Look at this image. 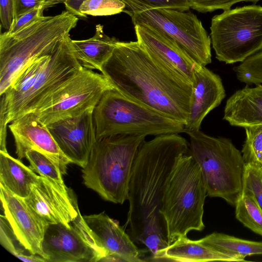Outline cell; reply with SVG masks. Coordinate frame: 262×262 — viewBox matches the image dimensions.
I'll use <instances>...</instances> for the list:
<instances>
[{"instance_id":"cell-21","label":"cell","mask_w":262,"mask_h":262,"mask_svg":"<svg viewBox=\"0 0 262 262\" xmlns=\"http://www.w3.org/2000/svg\"><path fill=\"white\" fill-rule=\"evenodd\" d=\"M245 258L220 251L200 239L191 240L187 236L180 237L169 245L162 253V260L180 262L243 261Z\"/></svg>"},{"instance_id":"cell-8","label":"cell","mask_w":262,"mask_h":262,"mask_svg":"<svg viewBox=\"0 0 262 262\" xmlns=\"http://www.w3.org/2000/svg\"><path fill=\"white\" fill-rule=\"evenodd\" d=\"M96 139L119 135L158 136L184 133V124L124 96L106 91L93 111Z\"/></svg>"},{"instance_id":"cell-37","label":"cell","mask_w":262,"mask_h":262,"mask_svg":"<svg viewBox=\"0 0 262 262\" xmlns=\"http://www.w3.org/2000/svg\"><path fill=\"white\" fill-rule=\"evenodd\" d=\"M0 151L8 152L6 148L7 126L8 124V113L3 95L1 96Z\"/></svg>"},{"instance_id":"cell-3","label":"cell","mask_w":262,"mask_h":262,"mask_svg":"<svg viewBox=\"0 0 262 262\" xmlns=\"http://www.w3.org/2000/svg\"><path fill=\"white\" fill-rule=\"evenodd\" d=\"M82 68L68 35L51 54L41 57L30 64L3 94L9 123L33 113L45 98Z\"/></svg>"},{"instance_id":"cell-27","label":"cell","mask_w":262,"mask_h":262,"mask_svg":"<svg viewBox=\"0 0 262 262\" xmlns=\"http://www.w3.org/2000/svg\"><path fill=\"white\" fill-rule=\"evenodd\" d=\"M244 128L246 139L241 152L245 163L262 169V125Z\"/></svg>"},{"instance_id":"cell-13","label":"cell","mask_w":262,"mask_h":262,"mask_svg":"<svg viewBox=\"0 0 262 262\" xmlns=\"http://www.w3.org/2000/svg\"><path fill=\"white\" fill-rule=\"evenodd\" d=\"M26 203L47 223L68 227L80 214L77 199L66 185L39 176Z\"/></svg>"},{"instance_id":"cell-31","label":"cell","mask_w":262,"mask_h":262,"mask_svg":"<svg viewBox=\"0 0 262 262\" xmlns=\"http://www.w3.org/2000/svg\"><path fill=\"white\" fill-rule=\"evenodd\" d=\"M125 5L124 12L127 13L145 8H166L187 11L190 8L189 0H120Z\"/></svg>"},{"instance_id":"cell-22","label":"cell","mask_w":262,"mask_h":262,"mask_svg":"<svg viewBox=\"0 0 262 262\" xmlns=\"http://www.w3.org/2000/svg\"><path fill=\"white\" fill-rule=\"evenodd\" d=\"M118 41L115 38L106 35L103 26L99 24L92 37L85 40L72 39V45L76 58L83 68L101 71Z\"/></svg>"},{"instance_id":"cell-17","label":"cell","mask_w":262,"mask_h":262,"mask_svg":"<svg viewBox=\"0 0 262 262\" xmlns=\"http://www.w3.org/2000/svg\"><path fill=\"white\" fill-rule=\"evenodd\" d=\"M13 136L16 154L20 160L31 150H37L53 161L64 175L71 161L63 154L47 125L41 123L34 113L16 118L9 125Z\"/></svg>"},{"instance_id":"cell-20","label":"cell","mask_w":262,"mask_h":262,"mask_svg":"<svg viewBox=\"0 0 262 262\" xmlns=\"http://www.w3.org/2000/svg\"><path fill=\"white\" fill-rule=\"evenodd\" d=\"M223 119L244 128L262 125V84L246 86L232 94L226 101Z\"/></svg>"},{"instance_id":"cell-34","label":"cell","mask_w":262,"mask_h":262,"mask_svg":"<svg viewBox=\"0 0 262 262\" xmlns=\"http://www.w3.org/2000/svg\"><path fill=\"white\" fill-rule=\"evenodd\" d=\"M44 10L42 7H38L21 15L14 19L10 29L5 33L8 35L15 33L33 20L43 16Z\"/></svg>"},{"instance_id":"cell-26","label":"cell","mask_w":262,"mask_h":262,"mask_svg":"<svg viewBox=\"0 0 262 262\" xmlns=\"http://www.w3.org/2000/svg\"><path fill=\"white\" fill-rule=\"evenodd\" d=\"M0 243L8 252L25 262H46L38 255L31 254L20 243L15 235L5 215L0 216Z\"/></svg>"},{"instance_id":"cell-6","label":"cell","mask_w":262,"mask_h":262,"mask_svg":"<svg viewBox=\"0 0 262 262\" xmlns=\"http://www.w3.org/2000/svg\"><path fill=\"white\" fill-rule=\"evenodd\" d=\"M146 137L119 135L96 139L82 169L84 184L104 200L122 204L127 200L134 159Z\"/></svg>"},{"instance_id":"cell-24","label":"cell","mask_w":262,"mask_h":262,"mask_svg":"<svg viewBox=\"0 0 262 262\" xmlns=\"http://www.w3.org/2000/svg\"><path fill=\"white\" fill-rule=\"evenodd\" d=\"M200 241L220 251L244 258L248 256L262 255L261 242L244 239L219 232H213Z\"/></svg>"},{"instance_id":"cell-38","label":"cell","mask_w":262,"mask_h":262,"mask_svg":"<svg viewBox=\"0 0 262 262\" xmlns=\"http://www.w3.org/2000/svg\"><path fill=\"white\" fill-rule=\"evenodd\" d=\"M84 1L85 0H67L64 3L67 11L77 17H83L79 12V7Z\"/></svg>"},{"instance_id":"cell-12","label":"cell","mask_w":262,"mask_h":262,"mask_svg":"<svg viewBox=\"0 0 262 262\" xmlns=\"http://www.w3.org/2000/svg\"><path fill=\"white\" fill-rule=\"evenodd\" d=\"M46 262L101 261L105 252L95 243L80 214L70 227L49 224L42 243Z\"/></svg>"},{"instance_id":"cell-30","label":"cell","mask_w":262,"mask_h":262,"mask_svg":"<svg viewBox=\"0 0 262 262\" xmlns=\"http://www.w3.org/2000/svg\"><path fill=\"white\" fill-rule=\"evenodd\" d=\"M125 7L120 0H85L79 7V12L83 17L86 15L106 16L120 13Z\"/></svg>"},{"instance_id":"cell-11","label":"cell","mask_w":262,"mask_h":262,"mask_svg":"<svg viewBox=\"0 0 262 262\" xmlns=\"http://www.w3.org/2000/svg\"><path fill=\"white\" fill-rule=\"evenodd\" d=\"M113 88L102 74L83 67L77 75L45 98L33 113L45 125L74 117L94 109L104 93Z\"/></svg>"},{"instance_id":"cell-39","label":"cell","mask_w":262,"mask_h":262,"mask_svg":"<svg viewBox=\"0 0 262 262\" xmlns=\"http://www.w3.org/2000/svg\"><path fill=\"white\" fill-rule=\"evenodd\" d=\"M67 0H46V3L44 5V9L49 7H52L56 4L63 3L64 4Z\"/></svg>"},{"instance_id":"cell-14","label":"cell","mask_w":262,"mask_h":262,"mask_svg":"<svg viewBox=\"0 0 262 262\" xmlns=\"http://www.w3.org/2000/svg\"><path fill=\"white\" fill-rule=\"evenodd\" d=\"M138 42L151 58L178 81L192 85L194 74L201 66L176 43L154 30L135 25Z\"/></svg>"},{"instance_id":"cell-36","label":"cell","mask_w":262,"mask_h":262,"mask_svg":"<svg viewBox=\"0 0 262 262\" xmlns=\"http://www.w3.org/2000/svg\"><path fill=\"white\" fill-rule=\"evenodd\" d=\"M45 3L46 0H14V19L35 8H43Z\"/></svg>"},{"instance_id":"cell-7","label":"cell","mask_w":262,"mask_h":262,"mask_svg":"<svg viewBox=\"0 0 262 262\" xmlns=\"http://www.w3.org/2000/svg\"><path fill=\"white\" fill-rule=\"evenodd\" d=\"M189 154L199 166L210 197L235 206L243 189L245 168L242 152L228 138L208 135L200 129L186 132Z\"/></svg>"},{"instance_id":"cell-18","label":"cell","mask_w":262,"mask_h":262,"mask_svg":"<svg viewBox=\"0 0 262 262\" xmlns=\"http://www.w3.org/2000/svg\"><path fill=\"white\" fill-rule=\"evenodd\" d=\"M83 218L95 243L105 252L101 261H144L134 242L117 221L104 213Z\"/></svg>"},{"instance_id":"cell-33","label":"cell","mask_w":262,"mask_h":262,"mask_svg":"<svg viewBox=\"0 0 262 262\" xmlns=\"http://www.w3.org/2000/svg\"><path fill=\"white\" fill-rule=\"evenodd\" d=\"M260 0H189L190 8L201 13L213 12L219 9L226 10L241 2H250L254 4Z\"/></svg>"},{"instance_id":"cell-16","label":"cell","mask_w":262,"mask_h":262,"mask_svg":"<svg viewBox=\"0 0 262 262\" xmlns=\"http://www.w3.org/2000/svg\"><path fill=\"white\" fill-rule=\"evenodd\" d=\"M0 198L4 215L19 241L31 254L42 257V243L49 224L31 208L24 199L1 184Z\"/></svg>"},{"instance_id":"cell-9","label":"cell","mask_w":262,"mask_h":262,"mask_svg":"<svg viewBox=\"0 0 262 262\" xmlns=\"http://www.w3.org/2000/svg\"><path fill=\"white\" fill-rule=\"evenodd\" d=\"M210 31L216 58L227 64L242 62L262 50V7L224 10L212 18Z\"/></svg>"},{"instance_id":"cell-28","label":"cell","mask_w":262,"mask_h":262,"mask_svg":"<svg viewBox=\"0 0 262 262\" xmlns=\"http://www.w3.org/2000/svg\"><path fill=\"white\" fill-rule=\"evenodd\" d=\"M25 158L30 163L29 167L39 176L64 184V174L60 168L45 155L37 150H31L26 152Z\"/></svg>"},{"instance_id":"cell-10","label":"cell","mask_w":262,"mask_h":262,"mask_svg":"<svg viewBox=\"0 0 262 262\" xmlns=\"http://www.w3.org/2000/svg\"><path fill=\"white\" fill-rule=\"evenodd\" d=\"M134 26L147 27L176 43L202 66L211 62V38L195 14L166 8H145L127 13Z\"/></svg>"},{"instance_id":"cell-35","label":"cell","mask_w":262,"mask_h":262,"mask_svg":"<svg viewBox=\"0 0 262 262\" xmlns=\"http://www.w3.org/2000/svg\"><path fill=\"white\" fill-rule=\"evenodd\" d=\"M1 26L9 30L14 19V0H0Z\"/></svg>"},{"instance_id":"cell-29","label":"cell","mask_w":262,"mask_h":262,"mask_svg":"<svg viewBox=\"0 0 262 262\" xmlns=\"http://www.w3.org/2000/svg\"><path fill=\"white\" fill-rule=\"evenodd\" d=\"M241 82L247 84H262V50L234 68Z\"/></svg>"},{"instance_id":"cell-4","label":"cell","mask_w":262,"mask_h":262,"mask_svg":"<svg viewBox=\"0 0 262 262\" xmlns=\"http://www.w3.org/2000/svg\"><path fill=\"white\" fill-rule=\"evenodd\" d=\"M78 17L64 11L42 16L12 35L0 36V95L36 59L51 54L74 29Z\"/></svg>"},{"instance_id":"cell-19","label":"cell","mask_w":262,"mask_h":262,"mask_svg":"<svg viewBox=\"0 0 262 262\" xmlns=\"http://www.w3.org/2000/svg\"><path fill=\"white\" fill-rule=\"evenodd\" d=\"M225 96L220 77L206 66H200L194 74L189 114L184 125V133L200 129L205 117L221 104Z\"/></svg>"},{"instance_id":"cell-32","label":"cell","mask_w":262,"mask_h":262,"mask_svg":"<svg viewBox=\"0 0 262 262\" xmlns=\"http://www.w3.org/2000/svg\"><path fill=\"white\" fill-rule=\"evenodd\" d=\"M242 193L250 195L262 211V169L245 164Z\"/></svg>"},{"instance_id":"cell-5","label":"cell","mask_w":262,"mask_h":262,"mask_svg":"<svg viewBox=\"0 0 262 262\" xmlns=\"http://www.w3.org/2000/svg\"><path fill=\"white\" fill-rule=\"evenodd\" d=\"M207 190L201 169L192 156L185 154L177 161L164 187L160 214L168 245L187 236L190 231H202Z\"/></svg>"},{"instance_id":"cell-23","label":"cell","mask_w":262,"mask_h":262,"mask_svg":"<svg viewBox=\"0 0 262 262\" xmlns=\"http://www.w3.org/2000/svg\"><path fill=\"white\" fill-rule=\"evenodd\" d=\"M39 176L19 159L0 151V184L14 194L27 197Z\"/></svg>"},{"instance_id":"cell-1","label":"cell","mask_w":262,"mask_h":262,"mask_svg":"<svg viewBox=\"0 0 262 262\" xmlns=\"http://www.w3.org/2000/svg\"><path fill=\"white\" fill-rule=\"evenodd\" d=\"M189 143L177 133L144 140L136 155L130 175L127 224L134 242L144 245L152 258L161 260L168 246L160 214L164 187L179 158L187 154Z\"/></svg>"},{"instance_id":"cell-15","label":"cell","mask_w":262,"mask_h":262,"mask_svg":"<svg viewBox=\"0 0 262 262\" xmlns=\"http://www.w3.org/2000/svg\"><path fill=\"white\" fill-rule=\"evenodd\" d=\"M93 111L90 109L79 116L47 125L63 154L71 163L82 168L96 141Z\"/></svg>"},{"instance_id":"cell-2","label":"cell","mask_w":262,"mask_h":262,"mask_svg":"<svg viewBox=\"0 0 262 262\" xmlns=\"http://www.w3.org/2000/svg\"><path fill=\"white\" fill-rule=\"evenodd\" d=\"M100 72L124 96L184 125L186 123L192 85L170 76L137 40H118Z\"/></svg>"},{"instance_id":"cell-25","label":"cell","mask_w":262,"mask_h":262,"mask_svg":"<svg viewBox=\"0 0 262 262\" xmlns=\"http://www.w3.org/2000/svg\"><path fill=\"white\" fill-rule=\"evenodd\" d=\"M235 207V217L245 227L262 236V211L249 194L242 193Z\"/></svg>"}]
</instances>
